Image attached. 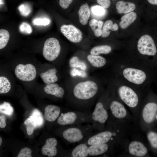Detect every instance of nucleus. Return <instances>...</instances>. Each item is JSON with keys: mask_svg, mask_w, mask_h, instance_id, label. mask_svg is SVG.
I'll list each match as a JSON object with an SVG mask.
<instances>
[{"mask_svg": "<svg viewBox=\"0 0 157 157\" xmlns=\"http://www.w3.org/2000/svg\"><path fill=\"white\" fill-rule=\"evenodd\" d=\"M10 33L4 29L0 30V49L4 48L7 45L10 38Z\"/></svg>", "mask_w": 157, "mask_h": 157, "instance_id": "c85d7f7f", "label": "nucleus"}, {"mask_svg": "<svg viewBox=\"0 0 157 157\" xmlns=\"http://www.w3.org/2000/svg\"><path fill=\"white\" fill-rule=\"evenodd\" d=\"M115 146L116 145L112 143L88 145V157L104 156L111 151Z\"/></svg>", "mask_w": 157, "mask_h": 157, "instance_id": "2eb2a0df", "label": "nucleus"}, {"mask_svg": "<svg viewBox=\"0 0 157 157\" xmlns=\"http://www.w3.org/2000/svg\"><path fill=\"white\" fill-rule=\"evenodd\" d=\"M61 132V135L68 143H80L94 131L91 124L66 126Z\"/></svg>", "mask_w": 157, "mask_h": 157, "instance_id": "423d86ee", "label": "nucleus"}, {"mask_svg": "<svg viewBox=\"0 0 157 157\" xmlns=\"http://www.w3.org/2000/svg\"><path fill=\"white\" fill-rule=\"evenodd\" d=\"M116 7L119 13L126 14L133 11L136 6L133 3L120 1L117 2Z\"/></svg>", "mask_w": 157, "mask_h": 157, "instance_id": "6ab92c4d", "label": "nucleus"}, {"mask_svg": "<svg viewBox=\"0 0 157 157\" xmlns=\"http://www.w3.org/2000/svg\"><path fill=\"white\" fill-rule=\"evenodd\" d=\"M147 138L150 146L154 149H157V133L149 131L147 133Z\"/></svg>", "mask_w": 157, "mask_h": 157, "instance_id": "c756f323", "label": "nucleus"}, {"mask_svg": "<svg viewBox=\"0 0 157 157\" xmlns=\"http://www.w3.org/2000/svg\"><path fill=\"white\" fill-rule=\"evenodd\" d=\"M156 119H157V114H156Z\"/></svg>", "mask_w": 157, "mask_h": 157, "instance_id": "c03bdc74", "label": "nucleus"}, {"mask_svg": "<svg viewBox=\"0 0 157 157\" xmlns=\"http://www.w3.org/2000/svg\"><path fill=\"white\" fill-rule=\"evenodd\" d=\"M87 59L90 64L97 68L101 67L104 66L107 63V60L104 57L99 55H89Z\"/></svg>", "mask_w": 157, "mask_h": 157, "instance_id": "4be33fe9", "label": "nucleus"}, {"mask_svg": "<svg viewBox=\"0 0 157 157\" xmlns=\"http://www.w3.org/2000/svg\"><path fill=\"white\" fill-rule=\"evenodd\" d=\"M2 142V139L1 137H0V146L1 145Z\"/></svg>", "mask_w": 157, "mask_h": 157, "instance_id": "37998d69", "label": "nucleus"}, {"mask_svg": "<svg viewBox=\"0 0 157 157\" xmlns=\"http://www.w3.org/2000/svg\"><path fill=\"white\" fill-rule=\"evenodd\" d=\"M15 74L19 79L24 81H30L35 78L37 72L35 66L31 64L24 65L19 64L15 68Z\"/></svg>", "mask_w": 157, "mask_h": 157, "instance_id": "f8f14e48", "label": "nucleus"}, {"mask_svg": "<svg viewBox=\"0 0 157 157\" xmlns=\"http://www.w3.org/2000/svg\"><path fill=\"white\" fill-rule=\"evenodd\" d=\"M33 22L35 25L46 26L49 24L50 21L47 18H37L35 19Z\"/></svg>", "mask_w": 157, "mask_h": 157, "instance_id": "c9c22d12", "label": "nucleus"}, {"mask_svg": "<svg viewBox=\"0 0 157 157\" xmlns=\"http://www.w3.org/2000/svg\"><path fill=\"white\" fill-rule=\"evenodd\" d=\"M131 123L121 120H108L104 129L93 132L81 143L89 145L112 143L124 147L132 130Z\"/></svg>", "mask_w": 157, "mask_h": 157, "instance_id": "f257e3e1", "label": "nucleus"}, {"mask_svg": "<svg viewBox=\"0 0 157 157\" xmlns=\"http://www.w3.org/2000/svg\"><path fill=\"white\" fill-rule=\"evenodd\" d=\"M60 30L63 35L72 42H79L82 39L83 35L81 31L72 25H63L60 27Z\"/></svg>", "mask_w": 157, "mask_h": 157, "instance_id": "4468645a", "label": "nucleus"}, {"mask_svg": "<svg viewBox=\"0 0 157 157\" xmlns=\"http://www.w3.org/2000/svg\"><path fill=\"white\" fill-rule=\"evenodd\" d=\"M6 125V118L3 115H1L0 116V127L3 128L5 127Z\"/></svg>", "mask_w": 157, "mask_h": 157, "instance_id": "ea45409f", "label": "nucleus"}, {"mask_svg": "<svg viewBox=\"0 0 157 157\" xmlns=\"http://www.w3.org/2000/svg\"><path fill=\"white\" fill-rule=\"evenodd\" d=\"M24 124L26 126V128L27 133L29 135H31L34 129L36 128L30 122L25 120Z\"/></svg>", "mask_w": 157, "mask_h": 157, "instance_id": "e433bc0d", "label": "nucleus"}, {"mask_svg": "<svg viewBox=\"0 0 157 157\" xmlns=\"http://www.w3.org/2000/svg\"><path fill=\"white\" fill-rule=\"evenodd\" d=\"M112 50V47L108 45H98L93 48L90 51L91 54L99 55L100 54H108Z\"/></svg>", "mask_w": 157, "mask_h": 157, "instance_id": "a878e982", "label": "nucleus"}, {"mask_svg": "<svg viewBox=\"0 0 157 157\" xmlns=\"http://www.w3.org/2000/svg\"><path fill=\"white\" fill-rule=\"evenodd\" d=\"M118 29V26L116 23L113 24V21L108 20L105 22L102 29V34L101 35L103 38L108 37L110 34V31H115Z\"/></svg>", "mask_w": 157, "mask_h": 157, "instance_id": "393cba45", "label": "nucleus"}, {"mask_svg": "<svg viewBox=\"0 0 157 157\" xmlns=\"http://www.w3.org/2000/svg\"><path fill=\"white\" fill-rule=\"evenodd\" d=\"M98 91L97 85L93 81H87L77 84L72 91L73 99L77 101L73 108L75 110L90 111L91 105L89 101L95 97Z\"/></svg>", "mask_w": 157, "mask_h": 157, "instance_id": "20e7f679", "label": "nucleus"}, {"mask_svg": "<svg viewBox=\"0 0 157 157\" xmlns=\"http://www.w3.org/2000/svg\"><path fill=\"white\" fill-rule=\"evenodd\" d=\"M124 148L126 153L132 156L144 157L148 153V149L144 142L138 140L128 141Z\"/></svg>", "mask_w": 157, "mask_h": 157, "instance_id": "ddd939ff", "label": "nucleus"}, {"mask_svg": "<svg viewBox=\"0 0 157 157\" xmlns=\"http://www.w3.org/2000/svg\"><path fill=\"white\" fill-rule=\"evenodd\" d=\"M70 66L72 67L79 68L83 70L86 69V66L85 63L80 61L77 56H74L71 58L69 61Z\"/></svg>", "mask_w": 157, "mask_h": 157, "instance_id": "7c9ffc66", "label": "nucleus"}, {"mask_svg": "<svg viewBox=\"0 0 157 157\" xmlns=\"http://www.w3.org/2000/svg\"><path fill=\"white\" fill-rule=\"evenodd\" d=\"M31 153L32 151L30 148L24 147L21 150L17 157H32Z\"/></svg>", "mask_w": 157, "mask_h": 157, "instance_id": "72a5a7b5", "label": "nucleus"}, {"mask_svg": "<svg viewBox=\"0 0 157 157\" xmlns=\"http://www.w3.org/2000/svg\"><path fill=\"white\" fill-rule=\"evenodd\" d=\"M79 21L83 25H86L88 23L90 15V11L87 3L82 5L78 12Z\"/></svg>", "mask_w": 157, "mask_h": 157, "instance_id": "412c9836", "label": "nucleus"}, {"mask_svg": "<svg viewBox=\"0 0 157 157\" xmlns=\"http://www.w3.org/2000/svg\"><path fill=\"white\" fill-rule=\"evenodd\" d=\"M157 112V103L149 101L146 94L141 108L137 124L143 131H147L149 125L154 120Z\"/></svg>", "mask_w": 157, "mask_h": 157, "instance_id": "6e6552de", "label": "nucleus"}, {"mask_svg": "<svg viewBox=\"0 0 157 157\" xmlns=\"http://www.w3.org/2000/svg\"><path fill=\"white\" fill-rule=\"evenodd\" d=\"M151 4L153 5H157V0H147Z\"/></svg>", "mask_w": 157, "mask_h": 157, "instance_id": "79ce46f5", "label": "nucleus"}, {"mask_svg": "<svg viewBox=\"0 0 157 157\" xmlns=\"http://www.w3.org/2000/svg\"><path fill=\"white\" fill-rule=\"evenodd\" d=\"M110 96L108 92L103 95L91 113V122L94 131L104 129L109 117V106Z\"/></svg>", "mask_w": 157, "mask_h": 157, "instance_id": "39448f33", "label": "nucleus"}, {"mask_svg": "<svg viewBox=\"0 0 157 157\" xmlns=\"http://www.w3.org/2000/svg\"><path fill=\"white\" fill-rule=\"evenodd\" d=\"M19 11H21L23 13H28V12L27 11H29V10H28L29 8L26 5L22 4V5L19 6Z\"/></svg>", "mask_w": 157, "mask_h": 157, "instance_id": "a19ab883", "label": "nucleus"}, {"mask_svg": "<svg viewBox=\"0 0 157 157\" xmlns=\"http://www.w3.org/2000/svg\"><path fill=\"white\" fill-rule=\"evenodd\" d=\"M11 88V84L6 77H0V93L4 94L8 92Z\"/></svg>", "mask_w": 157, "mask_h": 157, "instance_id": "cd10ccee", "label": "nucleus"}, {"mask_svg": "<svg viewBox=\"0 0 157 157\" xmlns=\"http://www.w3.org/2000/svg\"><path fill=\"white\" fill-rule=\"evenodd\" d=\"M97 2L100 6L104 8H108L111 4L110 0H97Z\"/></svg>", "mask_w": 157, "mask_h": 157, "instance_id": "4c0bfd02", "label": "nucleus"}, {"mask_svg": "<svg viewBox=\"0 0 157 157\" xmlns=\"http://www.w3.org/2000/svg\"><path fill=\"white\" fill-rule=\"evenodd\" d=\"M61 47L59 41L55 38H49L44 43L43 55L47 60L52 61L58 56Z\"/></svg>", "mask_w": 157, "mask_h": 157, "instance_id": "9b49d317", "label": "nucleus"}, {"mask_svg": "<svg viewBox=\"0 0 157 157\" xmlns=\"http://www.w3.org/2000/svg\"><path fill=\"white\" fill-rule=\"evenodd\" d=\"M109 113L108 120H121L135 124L134 117L130 113L125 105L112 94L109 103Z\"/></svg>", "mask_w": 157, "mask_h": 157, "instance_id": "0eeeda50", "label": "nucleus"}, {"mask_svg": "<svg viewBox=\"0 0 157 157\" xmlns=\"http://www.w3.org/2000/svg\"><path fill=\"white\" fill-rule=\"evenodd\" d=\"M44 90L46 94L61 99L63 97L65 94L63 89L55 83L47 84L44 87Z\"/></svg>", "mask_w": 157, "mask_h": 157, "instance_id": "a211bd4d", "label": "nucleus"}, {"mask_svg": "<svg viewBox=\"0 0 157 157\" xmlns=\"http://www.w3.org/2000/svg\"><path fill=\"white\" fill-rule=\"evenodd\" d=\"M73 0H59V4L60 6L63 8H67Z\"/></svg>", "mask_w": 157, "mask_h": 157, "instance_id": "58836bf2", "label": "nucleus"}, {"mask_svg": "<svg viewBox=\"0 0 157 157\" xmlns=\"http://www.w3.org/2000/svg\"><path fill=\"white\" fill-rule=\"evenodd\" d=\"M61 109L58 106L49 105L44 109V117L45 119L50 122H53L57 120L61 113Z\"/></svg>", "mask_w": 157, "mask_h": 157, "instance_id": "f3484780", "label": "nucleus"}, {"mask_svg": "<svg viewBox=\"0 0 157 157\" xmlns=\"http://www.w3.org/2000/svg\"><path fill=\"white\" fill-rule=\"evenodd\" d=\"M57 145L58 141L55 138L52 137L47 139L45 144L41 149L42 154L49 157L55 156L58 154Z\"/></svg>", "mask_w": 157, "mask_h": 157, "instance_id": "dca6fc26", "label": "nucleus"}, {"mask_svg": "<svg viewBox=\"0 0 157 157\" xmlns=\"http://www.w3.org/2000/svg\"><path fill=\"white\" fill-rule=\"evenodd\" d=\"M149 66L137 58L120 59L115 67L116 76L146 91L149 82Z\"/></svg>", "mask_w": 157, "mask_h": 157, "instance_id": "f03ea898", "label": "nucleus"}, {"mask_svg": "<svg viewBox=\"0 0 157 157\" xmlns=\"http://www.w3.org/2000/svg\"><path fill=\"white\" fill-rule=\"evenodd\" d=\"M0 111L1 113L10 115L13 113V109L9 103L4 102L0 105Z\"/></svg>", "mask_w": 157, "mask_h": 157, "instance_id": "2f4dec72", "label": "nucleus"}, {"mask_svg": "<svg viewBox=\"0 0 157 157\" xmlns=\"http://www.w3.org/2000/svg\"><path fill=\"white\" fill-rule=\"evenodd\" d=\"M56 69L54 68L49 69L46 72L41 73L40 77L43 82L47 84L54 83L58 80L56 75Z\"/></svg>", "mask_w": 157, "mask_h": 157, "instance_id": "aec40b11", "label": "nucleus"}, {"mask_svg": "<svg viewBox=\"0 0 157 157\" xmlns=\"http://www.w3.org/2000/svg\"><path fill=\"white\" fill-rule=\"evenodd\" d=\"M19 30L22 33L28 34L31 33L32 31L31 26L26 22L22 23L20 26Z\"/></svg>", "mask_w": 157, "mask_h": 157, "instance_id": "f704fd0d", "label": "nucleus"}, {"mask_svg": "<svg viewBox=\"0 0 157 157\" xmlns=\"http://www.w3.org/2000/svg\"><path fill=\"white\" fill-rule=\"evenodd\" d=\"M104 8L100 6H94L91 8L93 14L95 16L101 17L104 16L105 13L106 11Z\"/></svg>", "mask_w": 157, "mask_h": 157, "instance_id": "473e14b6", "label": "nucleus"}, {"mask_svg": "<svg viewBox=\"0 0 157 157\" xmlns=\"http://www.w3.org/2000/svg\"><path fill=\"white\" fill-rule=\"evenodd\" d=\"M103 24V22L101 21H98L95 19L91 20L89 25L93 31L95 35L97 37L101 36L102 34V28Z\"/></svg>", "mask_w": 157, "mask_h": 157, "instance_id": "bb28decb", "label": "nucleus"}, {"mask_svg": "<svg viewBox=\"0 0 157 157\" xmlns=\"http://www.w3.org/2000/svg\"><path fill=\"white\" fill-rule=\"evenodd\" d=\"M146 90L135 86L116 76L112 94L130 110L137 124L140 111L146 95Z\"/></svg>", "mask_w": 157, "mask_h": 157, "instance_id": "7ed1b4c3", "label": "nucleus"}, {"mask_svg": "<svg viewBox=\"0 0 157 157\" xmlns=\"http://www.w3.org/2000/svg\"><path fill=\"white\" fill-rule=\"evenodd\" d=\"M137 49L141 56L137 58L144 63L147 57L154 56L157 52L156 47L154 40L148 35H142L139 39L137 43Z\"/></svg>", "mask_w": 157, "mask_h": 157, "instance_id": "9d476101", "label": "nucleus"}, {"mask_svg": "<svg viewBox=\"0 0 157 157\" xmlns=\"http://www.w3.org/2000/svg\"><path fill=\"white\" fill-rule=\"evenodd\" d=\"M90 111L71 110L61 113L57 120V123L62 126L82 124L91 122Z\"/></svg>", "mask_w": 157, "mask_h": 157, "instance_id": "1a4fd4ad", "label": "nucleus"}, {"mask_svg": "<svg viewBox=\"0 0 157 157\" xmlns=\"http://www.w3.org/2000/svg\"><path fill=\"white\" fill-rule=\"evenodd\" d=\"M25 120L31 122L36 128L41 126L43 123V119L42 114L37 109L34 110L31 115Z\"/></svg>", "mask_w": 157, "mask_h": 157, "instance_id": "b1692460", "label": "nucleus"}, {"mask_svg": "<svg viewBox=\"0 0 157 157\" xmlns=\"http://www.w3.org/2000/svg\"><path fill=\"white\" fill-rule=\"evenodd\" d=\"M137 18L135 12H132L125 14L121 18V21L119 23L120 27L122 29L128 27L133 23Z\"/></svg>", "mask_w": 157, "mask_h": 157, "instance_id": "5701e85b", "label": "nucleus"}]
</instances>
